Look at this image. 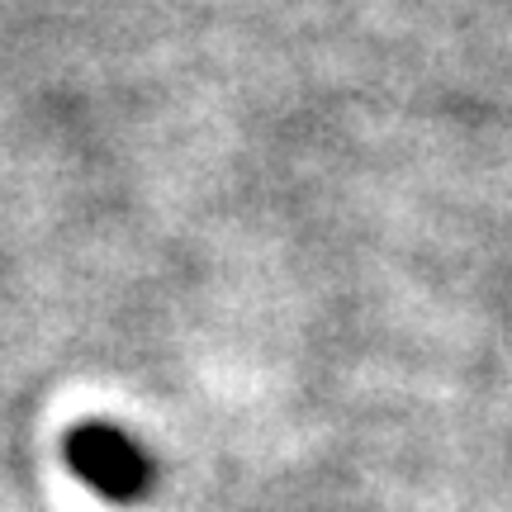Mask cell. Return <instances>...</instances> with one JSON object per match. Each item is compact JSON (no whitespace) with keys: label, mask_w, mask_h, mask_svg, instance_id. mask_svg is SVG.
Listing matches in <instances>:
<instances>
[{"label":"cell","mask_w":512,"mask_h":512,"mask_svg":"<svg viewBox=\"0 0 512 512\" xmlns=\"http://www.w3.org/2000/svg\"><path fill=\"white\" fill-rule=\"evenodd\" d=\"M67 465L105 503H138L152 489V460L114 422H81L67 432Z\"/></svg>","instance_id":"obj_1"}]
</instances>
